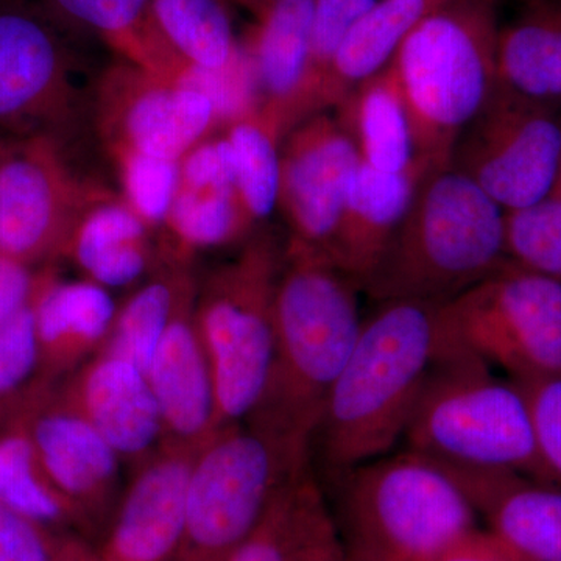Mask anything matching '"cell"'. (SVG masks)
Masks as SVG:
<instances>
[{
  "instance_id": "cell-27",
  "label": "cell",
  "mask_w": 561,
  "mask_h": 561,
  "mask_svg": "<svg viewBox=\"0 0 561 561\" xmlns=\"http://www.w3.org/2000/svg\"><path fill=\"white\" fill-rule=\"evenodd\" d=\"M149 231L121 195H114L84 214L65 257L105 289L130 286L153 261Z\"/></svg>"
},
{
  "instance_id": "cell-4",
  "label": "cell",
  "mask_w": 561,
  "mask_h": 561,
  "mask_svg": "<svg viewBox=\"0 0 561 561\" xmlns=\"http://www.w3.org/2000/svg\"><path fill=\"white\" fill-rule=\"evenodd\" d=\"M332 518L354 561H432L479 529V515L442 463L405 449L331 479Z\"/></svg>"
},
{
  "instance_id": "cell-19",
  "label": "cell",
  "mask_w": 561,
  "mask_h": 561,
  "mask_svg": "<svg viewBox=\"0 0 561 561\" xmlns=\"http://www.w3.org/2000/svg\"><path fill=\"white\" fill-rule=\"evenodd\" d=\"M61 397L77 409L117 456L140 460L162 442V420L149 379L138 367L95 354L81 365Z\"/></svg>"
},
{
  "instance_id": "cell-2",
  "label": "cell",
  "mask_w": 561,
  "mask_h": 561,
  "mask_svg": "<svg viewBox=\"0 0 561 561\" xmlns=\"http://www.w3.org/2000/svg\"><path fill=\"white\" fill-rule=\"evenodd\" d=\"M438 357L437 305L378 301L364 317L311 442L330 481L404 438Z\"/></svg>"
},
{
  "instance_id": "cell-44",
  "label": "cell",
  "mask_w": 561,
  "mask_h": 561,
  "mask_svg": "<svg viewBox=\"0 0 561 561\" xmlns=\"http://www.w3.org/2000/svg\"><path fill=\"white\" fill-rule=\"evenodd\" d=\"M243 7H247L256 18H261L272 0H239Z\"/></svg>"
},
{
  "instance_id": "cell-39",
  "label": "cell",
  "mask_w": 561,
  "mask_h": 561,
  "mask_svg": "<svg viewBox=\"0 0 561 561\" xmlns=\"http://www.w3.org/2000/svg\"><path fill=\"white\" fill-rule=\"evenodd\" d=\"M515 382L529 404L535 440L551 485L561 489V376Z\"/></svg>"
},
{
  "instance_id": "cell-23",
  "label": "cell",
  "mask_w": 561,
  "mask_h": 561,
  "mask_svg": "<svg viewBox=\"0 0 561 561\" xmlns=\"http://www.w3.org/2000/svg\"><path fill=\"white\" fill-rule=\"evenodd\" d=\"M76 35L94 36L121 61L176 81L187 62L172 49L154 18L151 0H36Z\"/></svg>"
},
{
  "instance_id": "cell-5",
  "label": "cell",
  "mask_w": 561,
  "mask_h": 561,
  "mask_svg": "<svg viewBox=\"0 0 561 561\" xmlns=\"http://www.w3.org/2000/svg\"><path fill=\"white\" fill-rule=\"evenodd\" d=\"M496 0H454L416 25L391 58L411 121L416 158L449 168L461 133L497 79Z\"/></svg>"
},
{
  "instance_id": "cell-7",
  "label": "cell",
  "mask_w": 561,
  "mask_h": 561,
  "mask_svg": "<svg viewBox=\"0 0 561 561\" xmlns=\"http://www.w3.org/2000/svg\"><path fill=\"white\" fill-rule=\"evenodd\" d=\"M283 257L275 234L256 228L238 256L197 287L195 320L213 371L219 430L249 419L264 393Z\"/></svg>"
},
{
  "instance_id": "cell-37",
  "label": "cell",
  "mask_w": 561,
  "mask_h": 561,
  "mask_svg": "<svg viewBox=\"0 0 561 561\" xmlns=\"http://www.w3.org/2000/svg\"><path fill=\"white\" fill-rule=\"evenodd\" d=\"M291 561H354L311 470L306 472L298 491Z\"/></svg>"
},
{
  "instance_id": "cell-30",
  "label": "cell",
  "mask_w": 561,
  "mask_h": 561,
  "mask_svg": "<svg viewBox=\"0 0 561 561\" xmlns=\"http://www.w3.org/2000/svg\"><path fill=\"white\" fill-rule=\"evenodd\" d=\"M0 504L47 529L79 516L41 470L20 420L0 435Z\"/></svg>"
},
{
  "instance_id": "cell-17",
  "label": "cell",
  "mask_w": 561,
  "mask_h": 561,
  "mask_svg": "<svg viewBox=\"0 0 561 561\" xmlns=\"http://www.w3.org/2000/svg\"><path fill=\"white\" fill-rule=\"evenodd\" d=\"M20 421L41 470L77 515L99 511L113 493L121 457L60 394L32 391Z\"/></svg>"
},
{
  "instance_id": "cell-8",
  "label": "cell",
  "mask_w": 561,
  "mask_h": 561,
  "mask_svg": "<svg viewBox=\"0 0 561 561\" xmlns=\"http://www.w3.org/2000/svg\"><path fill=\"white\" fill-rule=\"evenodd\" d=\"M311 454L247 423L221 427L195 456L184 529L171 561H227Z\"/></svg>"
},
{
  "instance_id": "cell-41",
  "label": "cell",
  "mask_w": 561,
  "mask_h": 561,
  "mask_svg": "<svg viewBox=\"0 0 561 561\" xmlns=\"http://www.w3.org/2000/svg\"><path fill=\"white\" fill-rule=\"evenodd\" d=\"M81 556L62 548L49 529L0 504V561H77Z\"/></svg>"
},
{
  "instance_id": "cell-11",
  "label": "cell",
  "mask_w": 561,
  "mask_h": 561,
  "mask_svg": "<svg viewBox=\"0 0 561 561\" xmlns=\"http://www.w3.org/2000/svg\"><path fill=\"white\" fill-rule=\"evenodd\" d=\"M117 195L73 169L68 147L49 138L0 147V256L25 267L66 256L84 214Z\"/></svg>"
},
{
  "instance_id": "cell-14",
  "label": "cell",
  "mask_w": 561,
  "mask_h": 561,
  "mask_svg": "<svg viewBox=\"0 0 561 561\" xmlns=\"http://www.w3.org/2000/svg\"><path fill=\"white\" fill-rule=\"evenodd\" d=\"M360 158L337 119L320 113L291 128L279 147L276 206L291 241L328 250Z\"/></svg>"
},
{
  "instance_id": "cell-15",
  "label": "cell",
  "mask_w": 561,
  "mask_h": 561,
  "mask_svg": "<svg viewBox=\"0 0 561 561\" xmlns=\"http://www.w3.org/2000/svg\"><path fill=\"white\" fill-rule=\"evenodd\" d=\"M158 256L191 262L195 250L247 239L256 224L247 213L227 138L205 139L179 162V183Z\"/></svg>"
},
{
  "instance_id": "cell-45",
  "label": "cell",
  "mask_w": 561,
  "mask_h": 561,
  "mask_svg": "<svg viewBox=\"0 0 561 561\" xmlns=\"http://www.w3.org/2000/svg\"><path fill=\"white\" fill-rule=\"evenodd\" d=\"M557 192H560L561 194V164H560V172H559V179H557L556 190Z\"/></svg>"
},
{
  "instance_id": "cell-13",
  "label": "cell",
  "mask_w": 561,
  "mask_h": 561,
  "mask_svg": "<svg viewBox=\"0 0 561 561\" xmlns=\"http://www.w3.org/2000/svg\"><path fill=\"white\" fill-rule=\"evenodd\" d=\"M216 127L208 99L179 81L121 60L99 72L92 128L106 151L127 149L180 162Z\"/></svg>"
},
{
  "instance_id": "cell-18",
  "label": "cell",
  "mask_w": 561,
  "mask_h": 561,
  "mask_svg": "<svg viewBox=\"0 0 561 561\" xmlns=\"http://www.w3.org/2000/svg\"><path fill=\"white\" fill-rule=\"evenodd\" d=\"M198 451L161 443L142 461L94 561H171L183 537L187 483Z\"/></svg>"
},
{
  "instance_id": "cell-29",
  "label": "cell",
  "mask_w": 561,
  "mask_h": 561,
  "mask_svg": "<svg viewBox=\"0 0 561 561\" xmlns=\"http://www.w3.org/2000/svg\"><path fill=\"white\" fill-rule=\"evenodd\" d=\"M149 283L117 309L108 337L98 354L116 357L147 373L151 357L168 330L184 284L192 278L191 262L158 256Z\"/></svg>"
},
{
  "instance_id": "cell-46",
  "label": "cell",
  "mask_w": 561,
  "mask_h": 561,
  "mask_svg": "<svg viewBox=\"0 0 561 561\" xmlns=\"http://www.w3.org/2000/svg\"><path fill=\"white\" fill-rule=\"evenodd\" d=\"M3 142H5V139L0 138V147L3 146Z\"/></svg>"
},
{
  "instance_id": "cell-31",
  "label": "cell",
  "mask_w": 561,
  "mask_h": 561,
  "mask_svg": "<svg viewBox=\"0 0 561 561\" xmlns=\"http://www.w3.org/2000/svg\"><path fill=\"white\" fill-rule=\"evenodd\" d=\"M154 18L172 49L187 65L224 68L238 54L230 16L219 0H151Z\"/></svg>"
},
{
  "instance_id": "cell-22",
  "label": "cell",
  "mask_w": 561,
  "mask_h": 561,
  "mask_svg": "<svg viewBox=\"0 0 561 561\" xmlns=\"http://www.w3.org/2000/svg\"><path fill=\"white\" fill-rule=\"evenodd\" d=\"M431 169L419 162L409 171L386 173L360 161L354 172L327 253L337 267L359 280L362 289Z\"/></svg>"
},
{
  "instance_id": "cell-10",
  "label": "cell",
  "mask_w": 561,
  "mask_h": 561,
  "mask_svg": "<svg viewBox=\"0 0 561 561\" xmlns=\"http://www.w3.org/2000/svg\"><path fill=\"white\" fill-rule=\"evenodd\" d=\"M440 357L471 356L513 381L561 376V284L505 262L438 306Z\"/></svg>"
},
{
  "instance_id": "cell-38",
  "label": "cell",
  "mask_w": 561,
  "mask_h": 561,
  "mask_svg": "<svg viewBox=\"0 0 561 561\" xmlns=\"http://www.w3.org/2000/svg\"><path fill=\"white\" fill-rule=\"evenodd\" d=\"M308 471L309 468L301 471L280 489L256 529L227 561H291L298 491Z\"/></svg>"
},
{
  "instance_id": "cell-20",
  "label": "cell",
  "mask_w": 561,
  "mask_h": 561,
  "mask_svg": "<svg viewBox=\"0 0 561 561\" xmlns=\"http://www.w3.org/2000/svg\"><path fill=\"white\" fill-rule=\"evenodd\" d=\"M443 467L486 530L516 556L524 561H561V489L516 472Z\"/></svg>"
},
{
  "instance_id": "cell-16",
  "label": "cell",
  "mask_w": 561,
  "mask_h": 561,
  "mask_svg": "<svg viewBox=\"0 0 561 561\" xmlns=\"http://www.w3.org/2000/svg\"><path fill=\"white\" fill-rule=\"evenodd\" d=\"M197 287L194 276L184 284L146 373L161 412V443L191 449H202L220 431L213 371L195 320Z\"/></svg>"
},
{
  "instance_id": "cell-12",
  "label": "cell",
  "mask_w": 561,
  "mask_h": 561,
  "mask_svg": "<svg viewBox=\"0 0 561 561\" xmlns=\"http://www.w3.org/2000/svg\"><path fill=\"white\" fill-rule=\"evenodd\" d=\"M560 111L497 83L461 133L449 168L471 180L504 213L542 201L559 179Z\"/></svg>"
},
{
  "instance_id": "cell-43",
  "label": "cell",
  "mask_w": 561,
  "mask_h": 561,
  "mask_svg": "<svg viewBox=\"0 0 561 561\" xmlns=\"http://www.w3.org/2000/svg\"><path fill=\"white\" fill-rule=\"evenodd\" d=\"M432 561H524L486 529H476Z\"/></svg>"
},
{
  "instance_id": "cell-6",
  "label": "cell",
  "mask_w": 561,
  "mask_h": 561,
  "mask_svg": "<svg viewBox=\"0 0 561 561\" xmlns=\"http://www.w3.org/2000/svg\"><path fill=\"white\" fill-rule=\"evenodd\" d=\"M402 440L448 467L516 472L551 485L522 387L476 357L438 359Z\"/></svg>"
},
{
  "instance_id": "cell-24",
  "label": "cell",
  "mask_w": 561,
  "mask_h": 561,
  "mask_svg": "<svg viewBox=\"0 0 561 561\" xmlns=\"http://www.w3.org/2000/svg\"><path fill=\"white\" fill-rule=\"evenodd\" d=\"M454 0H378L354 24L321 83L311 116L328 113L351 90L386 68L402 41L434 11Z\"/></svg>"
},
{
  "instance_id": "cell-40",
  "label": "cell",
  "mask_w": 561,
  "mask_h": 561,
  "mask_svg": "<svg viewBox=\"0 0 561 561\" xmlns=\"http://www.w3.org/2000/svg\"><path fill=\"white\" fill-rule=\"evenodd\" d=\"M39 370L32 300L0 330V402L11 400Z\"/></svg>"
},
{
  "instance_id": "cell-47",
  "label": "cell",
  "mask_w": 561,
  "mask_h": 561,
  "mask_svg": "<svg viewBox=\"0 0 561 561\" xmlns=\"http://www.w3.org/2000/svg\"><path fill=\"white\" fill-rule=\"evenodd\" d=\"M77 561H84V560H83V557H81V559H80V560H77Z\"/></svg>"
},
{
  "instance_id": "cell-28",
  "label": "cell",
  "mask_w": 561,
  "mask_h": 561,
  "mask_svg": "<svg viewBox=\"0 0 561 561\" xmlns=\"http://www.w3.org/2000/svg\"><path fill=\"white\" fill-rule=\"evenodd\" d=\"M313 3L316 0H272L257 18L260 24L243 43L256 66L261 110L278 131L280 111L305 79L311 51Z\"/></svg>"
},
{
  "instance_id": "cell-9",
  "label": "cell",
  "mask_w": 561,
  "mask_h": 561,
  "mask_svg": "<svg viewBox=\"0 0 561 561\" xmlns=\"http://www.w3.org/2000/svg\"><path fill=\"white\" fill-rule=\"evenodd\" d=\"M73 36L36 0H0V128L14 139L69 149L92 127L99 73L88 76Z\"/></svg>"
},
{
  "instance_id": "cell-36",
  "label": "cell",
  "mask_w": 561,
  "mask_h": 561,
  "mask_svg": "<svg viewBox=\"0 0 561 561\" xmlns=\"http://www.w3.org/2000/svg\"><path fill=\"white\" fill-rule=\"evenodd\" d=\"M121 183V198L147 227H162L171 208L179 162L158 160L127 149L108 150Z\"/></svg>"
},
{
  "instance_id": "cell-32",
  "label": "cell",
  "mask_w": 561,
  "mask_h": 561,
  "mask_svg": "<svg viewBox=\"0 0 561 561\" xmlns=\"http://www.w3.org/2000/svg\"><path fill=\"white\" fill-rule=\"evenodd\" d=\"M225 130L243 205L257 225L271 216L278 203L279 133L261 108L232 122Z\"/></svg>"
},
{
  "instance_id": "cell-21",
  "label": "cell",
  "mask_w": 561,
  "mask_h": 561,
  "mask_svg": "<svg viewBox=\"0 0 561 561\" xmlns=\"http://www.w3.org/2000/svg\"><path fill=\"white\" fill-rule=\"evenodd\" d=\"M32 306L44 386L98 354L117 313L105 287L90 279L62 280L51 265L35 272Z\"/></svg>"
},
{
  "instance_id": "cell-26",
  "label": "cell",
  "mask_w": 561,
  "mask_h": 561,
  "mask_svg": "<svg viewBox=\"0 0 561 561\" xmlns=\"http://www.w3.org/2000/svg\"><path fill=\"white\" fill-rule=\"evenodd\" d=\"M497 79L524 98L561 106V0H524L500 28Z\"/></svg>"
},
{
  "instance_id": "cell-35",
  "label": "cell",
  "mask_w": 561,
  "mask_h": 561,
  "mask_svg": "<svg viewBox=\"0 0 561 561\" xmlns=\"http://www.w3.org/2000/svg\"><path fill=\"white\" fill-rule=\"evenodd\" d=\"M176 81L208 99L217 127L227 128L232 122L249 116L262 106L256 66L243 43L224 68L203 69L187 65Z\"/></svg>"
},
{
  "instance_id": "cell-3",
  "label": "cell",
  "mask_w": 561,
  "mask_h": 561,
  "mask_svg": "<svg viewBox=\"0 0 561 561\" xmlns=\"http://www.w3.org/2000/svg\"><path fill=\"white\" fill-rule=\"evenodd\" d=\"M504 210L453 168L421 179L389 245L364 284L371 300L445 305L507 262Z\"/></svg>"
},
{
  "instance_id": "cell-42",
  "label": "cell",
  "mask_w": 561,
  "mask_h": 561,
  "mask_svg": "<svg viewBox=\"0 0 561 561\" xmlns=\"http://www.w3.org/2000/svg\"><path fill=\"white\" fill-rule=\"evenodd\" d=\"M33 283L31 267L0 256V330L31 302Z\"/></svg>"
},
{
  "instance_id": "cell-1",
  "label": "cell",
  "mask_w": 561,
  "mask_h": 561,
  "mask_svg": "<svg viewBox=\"0 0 561 561\" xmlns=\"http://www.w3.org/2000/svg\"><path fill=\"white\" fill-rule=\"evenodd\" d=\"M362 291L327 251L287 241L271 373L243 423L311 454L324 404L359 335Z\"/></svg>"
},
{
  "instance_id": "cell-25",
  "label": "cell",
  "mask_w": 561,
  "mask_h": 561,
  "mask_svg": "<svg viewBox=\"0 0 561 561\" xmlns=\"http://www.w3.org/2000/svg\"><path fill=\"white\" fill-rule=\"evenodd\" d=\"M334 110L364 164L401 173L423 162L416 158L408 108L390 62L351 90Z\"/></svg>"
},
{
  "instance_id": "cell-33",
  "label": "cell",
  "mask_w": 561,
  "mask_h": 561,
  "mask_svg": "<svg viewBox=\"0 0 561 561\" xmlns=\"http://www.w3.org/2000/svg\"><path fill=\"white\" fill-rule=\"evenodd\" d=\"M378 0H316L311 51L300 88L280 111L278 128L280 138L302 121L311 117V106L321 83L327 79L335 55L357 21Z\"/></svg>"
},
{
  "instance_id": "cell-34",
  "label": "cell",
  "mask_w": 561,
  "mask_h": 561,
  "mask_svg": "<svg viewBox=\"0 0 561 561\" xmlns=\"http://www.w3.org/2000/svg\"><path fill=\"white\" fill-rule=\"evenodd\" d=\"M505 256L524 271L561 284V194L504 214Z\"/></svg>"
}]
</instances>
